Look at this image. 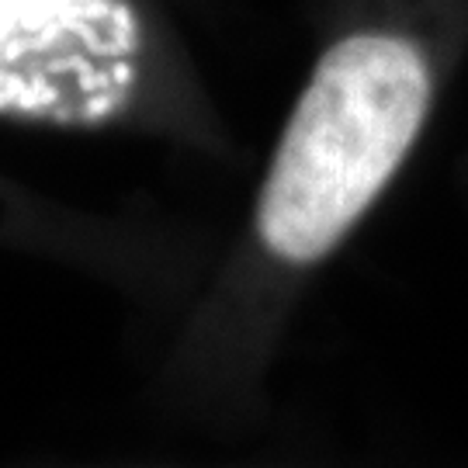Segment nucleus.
<instances>
[{
	"instance_id": "f257e3e1",
	"label": "nucleus",
	"mask_w": 468,
	"mask_h": 468,
	"mask_svg": "<svg viewBox=\"0 0 468 468\" xmlns=\"http://www.w3.org/2000/svg\"><path fill=\"white\" fill-rule=\"evenodd\" d=\"M431 112V69L399 35L336 42L274 153L257 233L274 257L313 264L334 250L382 195Z\"/></svg>"
},
{
	"instance_id": "f03ea898",
	"label": "nucleus",
	"mask_w": 468,
	"mask_h": 468,
	"mask_svg": "<svg viewBox=\"0 0 468 468\" xmlns=\"http://www.w3.org/2000/svg\"><path fill=\"white\" fill-rule=\"evenodd\" d=\"M129 25L115 0H0V112L35 108L28 90L32 28H115Z\"/></svg>"
}]
</instances>
